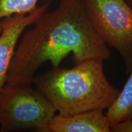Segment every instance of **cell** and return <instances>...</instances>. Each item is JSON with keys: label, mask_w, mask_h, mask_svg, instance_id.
Returning a JSON list of instances; mask_svg holds the SVG:
<instances>
[{"label": "cell", "mask_w": 132, "mask_h": 132, "mask_svg": "<svg viewBox=\"0 0 132 132\" xmlns=\"http://www.w3.org/2000/svg\"><path fill=\"white\" fill-rule=\"evenodd\" d=\"M23 32L13 56L6 85L31 86L42 64L59 67L69 54L75 65L91 60L104 61L111 51L92 23L83 0H59Z\"/></svg>", "instance_id": "1"}, {"label": "cell", "mask_w": 132, "mask_h": 132, "mask_svg": "<svg viewBox=\"0 0 132 132\" xmlns=\"http://www.w3.org/2000/svg\"><path fill=\"white\" fill-rule=\"evenodd\" d=\"M33 83L62 116L108 109L120 91L107 80L100 60L72 69L53 67L35 77Z\"/></svg>", "instance_id": "2"}, {"label": "cell", "mask_w": 132, "mask_h": 132, "mask_svg": "<svg viewBox=\"0 0 132 132\" xmlns=\"http://www.w3.org/2000/svg\"><path fill=\"white\" fill-rule=\"evenodd\" d=\"M57 111L31 86L5 85L0 92V131L37 130L45 132Z\"/></svg>", "instance_id": "3"}, {"label": "cell", "mask_w": 132, "mask_h": 132, "mask_svg": "<svg viewBox=\"0 0 132 132\" xmlns=\"http://www.w3.org/2000/svg\"><path fill=\"white\" fill-rule=\"evenodd\" d=\"M83 1L95 28L119 52L128 74L132 69V7L125 0Z\"/></svg>", "instance_id": "4"}, {"label": "cell", "mask_w": 132, "mask_h": 132, "mask_svg": "<svg viewBox=\"0 0 132 132\" xmlns=\"http://www.w3.org/2000/svg\"><path fill=\"white\" fill-rule=\"evenodd\" d=\"M47 2L27 14H16L5 18L0 34V92L7 81L8 72L18 43L24 31L49 7Z\"/></svg>", "instance_id": "5"}, {"label": "cell", "mask_w": 132, "mask_h": 132, "mask_svg": "<svg viewBox=\"0 0 132 132\" xmlns=\"http://www.w3.org/2000/svg\"><path fill=\"white\" fill-rule=\"evenodd\" d=\"M111 125L103 110L69 116L56 114L45 132H110Z\"/></svg>", "instance_id": "6"}, {"label": "cell", "mask_w": 132, "mask_h": 132, "mask_svg": "<svg viewBox=\"0 0 132 132\" xmlns=\"http://www.w3.org/2000/svg\"><path fill=\"white\" fill-rule=\"evenodd\" d=\"M128 74L122 90L105 114L111 126L132 119V69Z\"/></svg>", "instance_id": "7"}, {"label": "cell", "mask_w": 132, "mask_h": 132, "mask_svg": "<svg viewBox=\"0 0 132 132\" xmlns=\"http://www.w3.org/2000/svg\"><path fill=\"white\" fill-rule=\"evenodd\" d=\"M38 0H0V20L16 14H27L37 7Z\"/></svg>", "instance_id": "8"}, {"label": "cell", "mask_w": 132, "mask_h": 132, "mask_svg": "<svg viewBox=\"0 0 132 132\" xmlns=\"http://www.w3.org/2000/svg\"><path fill=\"white\" fill-rule=\"evenodd\" d=\"M113 132H132V119L116 123L111 126Z\"/></svg>", "instance_id": "9"}, {"label": "cell", "mask_w": 132, "mask_h": 132, "mask_svg": "<svg viewBox=\"0 0 132 132\" xmlns=\"http://www.w3.org/2000/svg\"><path fill=\"white\" fill-rule=\"evenodd\" d=\"M3 29V22L0 20V34H1V31H2Z\"/></svg>", "instance_id": "10"}, {"label": "cell", "mask_w": 132, "mask_h": 132, "mask_svg": "<svg viewBox=\"0 0 132 132\" xmlns=\"http://www.w3.org/2000/svg\"><path fill=\"white\" fill-rule=\"evenodd\" d=\"M128 3L132 7V0H128Z\"/></svg>", "instance_id": "11"}]
</instances>
